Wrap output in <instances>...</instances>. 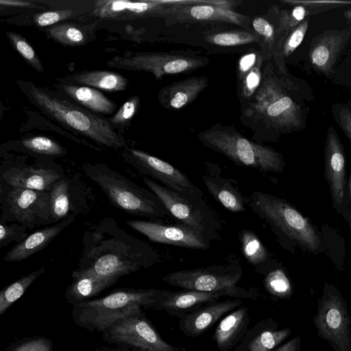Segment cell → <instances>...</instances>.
I'll return each mask as SVG.
<instances>
[{
  "label": "cell",
  "mask_w": 351,
  "mask_h": 351,
  "mask_svg": "<svg viewBox=\"0 0 351 351\" xmlns=\"http://www.w3.org/2000/svg\"><path fill=\"white\" fill-rule=\"evenodd\" d=\"M241 252L254 271L265 276L280 267L279 263L254 231L242 229L239 233Z\"/></svg>",
  "instance_id": "cell-26"
},
{
  "label": "cell",
  "mask_w": 351,
  "mask_h": 351,
  "mask_svg": "<svg viewBox=\"0 0 351 351\" xmlns=\"http://www.w3.org/2000/svg\"><path fill=\"white\" fill-rule=\"evenodd\" d=\"M22 147L32 154L49 157H61L66 154L65 148L54 140L44 136H36L21 142Z\"/></svg>",
  "instance_id": "cell-37"
},
{
  "label": "cell",
  "mask_w": 351,
  "mask_h": 351,
  "mask_svg": "<svg viewBox=\"0 0 351 351\" xmlns=\"http://www.w3.org/2000/svg\"><path fill=\"white\" fill-rule=\"evenodd\" d=\"M126 223L155 243L202 250L211 245V241L205 235L179 222L170 224L163 220L132 219Z\"/></svg>",
  "instance_id": "cell-16"
},
{
  "label": "cell",
  "mask_w": 351,
  "mask_h": 351,
  "mask_svg": "<svg viewBox=\"0 0 351 351\" xmlns=\"http://www.w3.org/2000/svg\"><path fill=\"white\" fill-rule=\"evenodd\" d=\"M172 1L148 0L130 1L108 0L95 1L94 14L107 19H134L163 17Z\"/></svg>",
  "instance_id": "cell-19"
},
{
  "label": "cell",
  "mask_w": 351,
  "mask_h": 351,
  "mask_svg": "<svg viewBox=\"0 0 351 351\" xmlns=\"http://www.w3.org/2000/svg\"><path fill=\"white\" fill-rule=\"evenodd\" d=\"M1 5L12 7H21V8H32L37 7L36 5L32 4L31 2L22 1H13V0H1Z\"/></svg>",
  "instance_id": "cell-48"
},
{
  "label": "cell",
  "mask_w": 351,
  "mask_h": 351,
  "mask_svg": "<svg viewBox=\"0 0 351 351\" xmlns=\"http://www.w3.org/2000/svg\"><path fill=\"white\" fill-rule=\"evenodd\" d=\"M350 202H351V176L350 179Z\"/></svg>",
  "instance_id": "cell-51"
},
{
  "label": "cell",
  "mask_w": 351,
  "mask_h": 351,
  "mask_svg": "<svg viewBox=\"0 0 351 351\" xmlns=\"http://www.w3.org/2000/svg\"><path fill=\"white\" fill-rule=\"evenodd\" d=\"M250 317L245 306L237 308L221 320L213 338L221 351H228L243 340L247 332Z\"/></svg>",
  "instance_id": "cell-28"
},
{
  "label": "cell",
  "mask_w": 351,
  "mask_h": 351,
  "mask_svg": "<svg viewBox=\"0 0 351 351\" xmlns=\"http://www.w3.org/2000/svg\"><path fill=\"white\" fill-rule=\"evenodd\" d=\"M313 321L318 335L334 351H351V321L347 303L334 285L325 284Z\"/></svg>",
  "instance_id": "cell-10"
},
{
  "label": "cell",
  "mask_w": 351,
  "mask_h": 351,
  "mask_svg": "<svg viewBox=\"0 0 351 351\" xmlns=\"http://www.w3.org/2000/svg\"><path fill=\"white\" fill-rule=\"evenodd\" d=\"M55 86L72 101L90 112L114 115L117 109V104L95 88L64 82H60Z\"/></svg>",
  "instance_id": "cell-29"
},
{
  "label": "cell",
  "mask_w": 351,
  "mask_h": 351,
  "mask_svg": "<svg viewBox=\"0 0 351 351\" xmlns=\"http://www.w3.org/2000/svg\"><path fill=\"white\" fill-rule=\"evenodd\" d=\"M282 2L294 4V5H302L307 7H335V6H343L346 5H351V1H282Z\"/></svg>",
  "instance_id": "cell-45"
},
{
  "label": "cell",
  "mask_w": 351,
  "mask_h": 351,
  "mask_svg": "<svg viewBox=\"0 0 351 351\" xmlns=\"http://www.w3.org/2000/svg\"><path fill=\"white\" fill-rule=\"evenodd\" d=\"M140 104L138 96L130 97L108 120L114 125L127 124L136 114Z\"/></svg>",
  "instance_id": "cell-42"
},
{
  "label": "cell",
  "mask_w": 351,
  "mask_h": 351,
  "mask_svg": "<svg viewBox=\"0 0 351 351\" xmlns=\"http://www.w3.org/2000/svg\"><path fill=\"white\" fill-rule=\"evenodd\" d=\"M264 285L267 292L276 298H287L291 295L290 281L280 267L265 276Z\"/></svg>",
  "instance_id": "cell-40"
},
{
  "label": "cell",
  "mask_w": 351,
  "mask_h": 351,
  "mask_svg": "<svg viewBox=\"0 0 351 351\" xmlns=\"http://www.w3.org/2000/svg\"><path fill=\"white\" fill-rule=\"evenodd\" d=\"M83 171L120 210L154 220H163L170 216L151 190L138 186L107 165L86 163Z\"/></svg>",
  "instance_id": "cell-7"
},
{
  "label": "cell",
  "mask_w": 351,
  "mask_h": 351,
  "mask_svg": "<svg viewBox=\"0 0 351 351\" xmlns=\"http://www.w3.org/2000/svg\"><path fill=\"white\" fill-rule=\"evenodd\" d=\"M228 296L221 292H203L193 290L171 291L167 298L158 307L178 318L202 307Z\"/></svg>",
  "instance_id": "cell-27"
},
{
  "label": "cell",
  "mask_w": 351,
  "mask_h": 351,
  "mask_svg": "<svg viewBox=\"0 0 351 351\" xmlns=\"http://www.w3.org/2000/svg\"><path fill=\"white\" fill-rule=\"evenodd\" d=\"M45 271L46 267H41L5 287L0 293V315L19 299L35 280Z\"/></svg>",
  "instance_id": "cell-35"
},
{
  "label": "cell",
  "mask_w": 351,
  "mask_h": 351,
  "mask_svg": "<svg viewBox=\"0 0 351 351\" xmlns=\"http://www.w3.org/2000/svg\"><path fill=\"white\" fill-rule=\"evenodd\" d=\"M350 36L349 30L330 29L314 38L308 53L313 66L326 75L331 73L339 54Z\"/></svg>",
  "instance_id": "cell-21"
},
{
  "label": "cell",
  "mask_w": 351,
  "mask_h": 351,
  "mask_svg": "<svg viewBox=\"0 0 351 351\" xmlns=\"http://www.w3.org/2000/svg\"><path fill=\"white\" fill-rule=\"evenodd\" d=\"M27 228L18 223L8 224L1 221L0 226V248L8 245L10 243L16 241L21 243L28 237Z\"/></svg>",
  "instance_id": "cell-41"
},
{
  "label": "cell",
  "mask_w": 351,
  "mask_h": 351,
  "mask_svg": "<svg viewBox=\"0 0 351 351\" xmlns=\"http://www.w3.org/2000/svg\"><path fill=\"white\" fill-rule=\"evenodd\" d=\"M301 338L295 337L273 351H301Z\"/></svg>",
  "instance_id": "cell-47"
},
{
  "label": "cell",
  "mask_w": 351,
  "mask_h": 351,
  "mask_svg": "<svg viewBox=\"0 0 351 351\" xmlns=\"http://www.w3.org/2000/svg\"><path fill=\"white\" fill-rule=\"evenodd\" d=\"M71 276L73 281L66 290L65 298L73 306L97 295L119 280L112 277L80 274L75 270Z\"/></svg>",
  "instance_id": "cell-31"
},
{
  "label": "cell",
  "mask_w": 351,
  "mask_h": 351,
  "mask_svg": "<svg viewBox=\"0 0 351 351\" xmlns=\"http://www.w3.org/2000/svg\"><path fill=\"white\" fill-rule=\"evenodd\" d=\"M123 157L141 175L158 180L190 199H202L203 192L183 172L169 162L134 148H125Z\"/></svg>",
  "instance_id": "cell-15"
},
{
  "label": "cell",
  "mask_w": 351,
  "mask_h": 351,
  "mask_svg": "<svg viewBox=\"0 0 351 351\" xmlns=\"http://www.w3.org/2000/svg\"><path fill=\"white\" fill-rule=\"evenodd\" d=\"M252 29L258 36L265 57L271 58L277 40L276 27L268 19L257 16L252 20Z\"/></svg>",
  "instance_id": "cell-38"
},
{
  "label": "cell",
  "mask_w": 351,
  "mask_h": 351,
  "mask_svg": "<svg viewBox=\"0 0 351 351\" xmlns=\"http://www.w3.org/2000/svg\"><path fill=\"white\" fill-rule=\"evenodd\" d=\"M63 177L60 169L32 165H13L1 170V183L16 189L49 191Z\"/></svg>",
  "instance_id": "cell-18"
},
{
  "label": "cell",
  "mask_w": 351,
  "mask_h": 351,
  "mask_svg": "<svg viewBox=\"0 0 351 351\" xmlns=\"http://www.w3.org/2000/svg\"><path fill=\"white\" fill-rule=\"evenodd\" d=\"M18 84L29 101L63 126L112 149L127 148L126 143L108 119L100 117L58 93L30 82Z\"/></svg>",
  "instance_id": "cell-3"
},
{
  "label": "cell",
  "mask_w": 351,
  "mask_h": 351,
  "mask_svg": "<svg viewBox=\"0 0 351 351\" xmlns=\"http://www.w3.org/2000/svg\"><path fill=\"white\" fill-rule=\"evenodd\" d=\"M49 36L66 46H80L86 42L84 32L78 26L69 23H62L47 29Z\"/></svg>",
  "instance_id": "cell-36"
},
{
  "label": "cell",
  "mask_w": 351,
  "mask_h": 351,
  "mask_svg": "<svg viewBox=\"0 0 351 351\" xmlns=\"http://www.w3.org/2000/svg\"><path fill=\"white\" fill-rule=\"evenodd\" d=\"M170 292L156 289H118L105 297L73 306L72 317L77 325L102 332L117 322L143 311L142 307L158 309Z\"/></svg>",
  "instance_id": "cell-5"
},
{
  "label": "cell",
  "mask_w": 351,
  "mask_h": 351,
  "mask_svg": "<svg viewBox=\"0 0 351 351\" xmlns=\"http://www.w3.org/2000/svg\"><path fill=\"white\" fill-rule=\"evenodd\" d=\"M242 276L241 265L232 262L172 271L163 276L162 280L186 290L221 292L237 299H256V291L237 286Z\"/></svg>",
  "instance_id": "cell-8"
},
{
  "label": "cell",
  "mask_w": 351,
  "mask_h": 351,
  "mask_svg": "<svg viewBox=\"0 0 351 351\" xmlns=\"http://www.w3.org/2000/svg\"><path fill=\"white\" fill-rule=\"evenodd\" d=\"M242 304L240 299L228 300L208 304L194 312L180 317V329L187 336H199L211 327L224 315L239 307Z\"/></svg>",
  "instance_id": "cell-22"
},
{
  "label": "cell",
  "mask_w": 351,
  "mask_h": 351,
  "mask_svg": "<svg viewBox=\"0 0 351 351\" xmlns=\"http://www.w3.org/2000/svg\"><path fill=\"white\" fill-rule=\"evenodd\" d=\"M288 89H295L290 77L281 74L278 76L271 59L268 60L263 68L259 87L241 108L242 121L253 131V139L257 143L273 141L275 134L301 127L302 108L291 97Z\"/></svg>",
  "instance_id": "cell-2"
},
{
  "label": "cell",
  "mask_w": 351,
  "mask_h": 351,
  "mask_svg": "<svg viewBox=\"0 0 351 351\" xmlns=\"http://www.w3.org/2000/svg\"><path fill=\"white\" fill-rule=\"evenodd\" d=\"M239 1H172L162 18L167 24L189 23H221L252 29V19L233 8Z\"/></svg>",
  "instance_id": "cell-11"
},
{
  "label": "cell",
  "mask_w": 351,
  "mask_h": 351,
  "mask_svg": "<svg viewBox=\"0 0 351 351\" xmlns=\"http://www.w3.org/2000/svg\"><path fill=\"white\" fill-rule=\"evenodd\" d=\"M6 35L12 46L24 60L36 71L43 72L42 62L26 38L12 31H7Z\"/></svg>",
  "instance_id": "cell-39"
},
{
  "label": "cell",
  "mask_w": 351,
  "mask_h": 351,
  "mask_svg": "<svg viewBox=\"0 0 351 351\" xmlns=\"http://www.w3.org/2000/svg\"><path fill=\"white\" fill-rule=\"evenodd\" d=\"M71 84H77L108 92H119L127 89L128 80L122 75L110 71H84L65 77Z\"/></svg>",
  "instance_id": "cell-32"
},
{
  "label": "cell",
  "mask_w": 351,
  "mask_h": 351,
  "mask_svg": "<svg viewBox=\"0 0 351 351\" xmlns=\"http://www.w3.org/2000/svg\"><path fill=\"white\" fill-rule=\"evenodd\" d=\"M141 311L130 315L102 331L104 339L131 351H173Z\"/></svg>",
  "instance_id": "cell-14"
},
{
  "label": "cell",
  "mask_w": 351,
  "mask_h": 351,
  "mask_svg": "<svg viewBox=\"0 0 351 351\" xmlns=\"http://www.w3.org/2000/svg\"><path fill=\"white\" fill-rule=\"evenodd\" d=\"M10 351H52V346L49 339L36 337L18 343Z\"/></svg>",
  "instance_id": "cell-44"
},
{
  "label": "cell",
  "mask_w": 351,
  "mask_h": 351,
  "mask_svg": "<svg viewBox=\"0 0 351 351\" xmlns=\"http://www.w3.org/2000/svg\"><path fill=\"white\" fill-rule=\"evenodd\" d=\"M4 185L1 186V221L18 223L27 229L51 224L48 191Z\"/></svg>",
  "instance_id": "cell-12"
},
{
  "label": "cell",
  "mask_w": 351,
  "mask_h": 351,
  "mask_svg": "<svg viewBox=\"0 0 351 351\" xmlns=\"http://www.w3.org/2000/svg\"><path fill=\"white\" fill-rule=\"evenodd\" d=\"M173 351H188L186 350V349L184 348H176V349Z\"/></svg>",
  "instance_id": "cell-50"
},
{
  "label": "cell",
  "mask_w": 351,
  "mask_h": 351,
  "mask_svg": "<svg viewBox=\"0 0 351 351\" xmlns=\"http://www.w3.org/2000/svg\"><path fill=\"white\" fill-rule=\"evenodd\" d=\"M325 177L331 194L333 206L337 212L346 215L345 208L346 158L341 141L335 130H328L324 149Z\"/></svg>",
  "instance_id": "cell-17"
},
{
  "label": "cell",
  "mask_w": 351,
  "mask_h": 351,
  "mask_svg": "<svg viewBox=\"0 0 351 351\" xmlns=\"http://www.w3.org/2000/svg\"><path fill=\"white\" fill-rule=\"evenodd\" d=\"M204 39L209 43L221 47H234L256 43L262 47L258 36L253 29H235L206 34Z\"/></svg>",
  "instance_id": "cell-34"
},
{
  "label": "cell",
  "mask_w": 351,
  "mask_h": 351,
  "mask_svg": "<svg viewBox=\"0 0 351 351\" xmlns=\"http://www.w3.org/2000/svg\"><path fill=\"white\" fill-rule=\"evenodd\" d=\"M245 201L285 249L293 251L298 246L314 254L322 250V239L315 227L286 199L254 191Z\"/></svg>",
  "instance_id": "cell-4"
},
{
  "label": "cell",
  "mask_w": 351,
  "mask_h": 351,
  "mask_svg": "<svg viewBox=\"0 0 351 351\" xmlns=\"http://www.w3.org/2000/svg\"><path fill=\"white\" fill-rule=\"evenodd\" d=\"M197 137L205 147L223 154L237 165L262 173L284 172L285 162L280 153L246 138L234 126L217 123L200 132Z\"/></svg>",
  "instance_id": "cell-6"
},
{
  "label": "cell",
  "mask_w": 351,
  "mask_h": 351,
  "mask_svg": "<svg viewBox=\"0 0 351 351\" xmlns=\"http://www.w3.org/2000/svg\"><path fill=\"white\" fill-rule=\"evenodd\" d=\"M73 12L71 10H58L43 12L34 16V21L37 26L47 27L58 24L65 19L72 17Z\"/></svg>",
  "instance_id": "cell-43"
},
{
  "label": "cell",
  "mask_w": 351,
  "mask_h": 351,
  "mask_svg": "<svg viewBox=\"0 0 351 351\" xmlns=\"http://www.w3.org/2000/svg\"><path fill=\"white\" fill-rule=\"evenodd\" d=\"M208 62L206 57L184 53L136 52L115 56L108 60L107 65L119 69L150 73L156 79H161L166 75L192 72Z\"/></svg>",
  "instance_id": "cell-13"
},
{
  "label": "cell",
  "mask_w": 351,
  "mask_h": 351,
  "mask_svg": "<svg viewBox=\"0 0 351 351\" xmlns=\"http://www.w3.org/2000/svg\"><path fill=\"white\" fill-rule=\"evenodd\" d=\"M206 76L188 77L162 88L158 98L169 110H180L192 103L208 86Z\"/></svg>",
  "instance_id": "cell-25"
},
{
  "label": "cell",
  "mask_w": 351,
  "mask_h": 351,
  "mask_svg": "<svg viewBox=\"0 0 351 351\" xmlns=\"http://www.w3.org/2000/svg\"><path fill=\"white\" fill-rule=\"evenodd\" d=\"M82 252L75 271L121 277L150 267L160 255L149 243L130 234L110 217L84 232Z\"/></svg>",
  "instance_id": "cell-1"
},
{
  "label": "cell",
  "mask_w": 351,
  "mask_h": 351,
  "mask_svg": "<svg viewBox=\"0 0 351 351\" xmlns=\"http://www.w3.org/2000/svg\"><path fill=\"white\" fill-rule=\"evenodd\" d=\"M339 123L343 132L351 141V111L347 108L341 109L339 112Z\"/></svg>",
  "instance_id": "cell-46"
},
{
  "label": "cell",
  "mask_w": 351,
  "mask_h": 351,
  "mask_svg": "<svg viewBox=\"0 0 351 351\" xmlns=\"http://www.w3.org/2000/svg\"><path fill=\"white\" fill-rule=\"evenodd\" d=\"M96 351H131L129 348L123 346H118L117 348H102Z\"/></svg>",
  "instance_id": "cell-49"
},
{
  "label": "cell",
  "mask_w": 351,
  "mask_h": 351,
  "mask_svg": "<svg viewBox=\"0 0 351 351\" xmlns=\"http://www.w3.org/2000/svg\"><path fill=\"white\" fill-rule=\"evenodd\" d=\"M267 60L261 49L248 52L238 60L237 93L241 108L251 99L259 87L262 80L263 68Z\"/></svg>",
  "instance_id": "cell-23"
},
{
  "label": "cell",
  "mask_w": 351,
  "mask_h": 351,
  "mask_svg": "<svg viewBox=\"0 0 351 351\" xmlns=\"http://www.w3.org/2000/svg\"><path fill=\"white\" fill-rule=\"evenodd\" d=\"M267 320L258 323L247 330L241 343L234 351H273L286 339L291 332L290 328L274 330Z\"/></svg>",
  "instance_id": "cell-30"
},
{
  "label": "cell",
  "mask_w": 351,
  "mask_h": 351,
  "mask_svg": "<svg viewBox=\"0 0 351 351\" xmlns=\"http://www.w3.org/2000/svg\"><path fill=\"white\" fill-rule=\"evenodd\" d=\"M143 180L178 222L203 234L210 241L217 239L221 226L204 199H190L147 177H143Z\"/></svg>",
  "instance_id": "cell-9"
},
{
  "label": "cell",
  "mask_w": 351,
  "mask_h": 351,
  "mask_svg": "<svg viewBox=\"0 0 351 351\" xmlns=\"http://www.w3.org/2000/svg\"><path fill=\"white\" fill-rule=\"evenodd\" d=\"M49 193L50 223L60 222L71 215L69 184L62 177L54 183Z\"/></svg>",
  "instance_id": "cell-33"
},
{
  "label": "cell",
  "mask_w": 351,
  "mask_h": 351,
  "mask_svg": "<svg viewBox=\"0 0 351 351\" xmlns=\"http://www.w3.org/2000/svg\"><path fill=\"white\" fill-rule=\"evenodd\" d=\"M204 165L206 170L202 179L213 198L230 212H246L245 198L237 182L226 177L217 164L205 162Z\"/></svg>",
  "instance_id": "cell-20"
},
{
  "label": "cell",
  "mask_w": 351,
  "mask_h": 351,
  "mask_svg": "<svg viewBox=\"0 0 351 351\" xmlns=\"http://www.w3.org/2000/svg\"><path fill=\"white\" fill-rule=\"evenodd\" d=\"M75 218V215H71L60 222L36 230L21 243H16L6 253L3 260L7 262L22 261L40 252L49 245L65 228L71 224Z\"/></svg>",
  "instance_id": "cell-24"
}]
</instances>
